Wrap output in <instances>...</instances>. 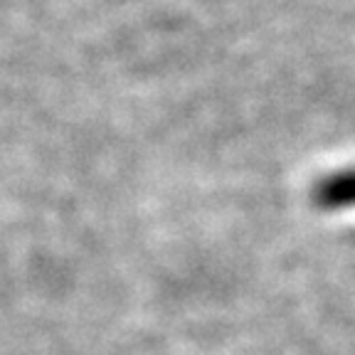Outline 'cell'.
Segmentation results:
<instances>
[{"label": "cell", "mask_w": 355, "mask_h": 355, "mask_svg": "<svg viewBox=\"0 0 355 355\" xmlns=\"http://www.w3.org/2000/svg\"><path fill=\"white\" fill-rule=\"evenodd\" d=\"M318 198H321V202L328 207L355 205V173L338 175L336 180H328V183L318 190Z\"/></svg>", "instance_id": "obj_1"}]
</instances>
